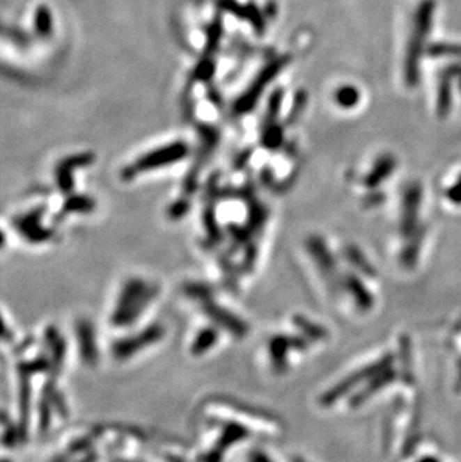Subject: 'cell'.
<instances>
[{"instance_id":"1","label":"cell","mask_w":461,"mask_h":462,"mask_svg":"<svg viewBox=\"0 0 461 462\" xmlns=\"http://www.w3.org/2000/svg\"><path fill=\"white\" fill-rule=\"evenodd\" d=\"M298 250L308 280L338 314L350 320H364L376 313L382 296V281L363 248L312 234L303 239Z\"/></svg>"},{"instance_id":"2","label":"cell","mask_w":461,"mask_h":462,"mask_svg":"<svg viewBox=\"0 0 461 462\" xmlns=\"http://www.w3.org/2000/svg\"><path fill=\"white\" fill-rule=\"evenodd\" d=\"M407 343L398 338L393 344L376 346L354 360L319 390L315 403L328 413H355L388 397L396 386L412 379L407 368Z\"/></svg>"},{"instance_id":"3","label":"cell","mask_w":461,"mask_h":462,"mask_svg":"<svg viewBox=\"0 0 461 462\" xmlns=\"http://www.w3.org/2000/svg\"><path fill=\"white\" fill-rule=\"evenodd\" d=\"M198 462H222L229 452L255 438L283 434L282 419L226 397H210L198 408Z\"/></svg>"},{"instance_id":"4","label":"cell","mask_w":461,"mask_h":462,"mask_svg":"<svg viewBox=\"0 0 461 462\" xmlns=\"http://www.w3.org/2000/svg\"><path fill=\"white\" fill-rule=\"evenodd\" d=\"M328 326L304 313L289 314L264 338L259 363L269 377L282 379L329 344Z\"/></svg>"},{"instance_id":"5","label":"cell","mask_w":461,"mask_h":462,"mask_svg":"<svg viewBox=\"0 0 461 462\" xmlns=\"http://www.w3.org/2000/svg\"><path fill=\"white\" fill-rule=\"evenodd\" d=\"M182 296L192 307L194 317L216 325L233 343L243 341L250 335L252 328L249 320L246 316L238 313L226 296H222L220 287L204 283V281H192L183 286Z\"/></svg>"},{"instance_id":"6","label":"cell","mask_w":461,"mask_h":462,"mask_svg":"<svg viewBox=\"0 0 461 462\" xmlns=\"http://www.w3.org/2000/svg\"><path fill=\"white\" fill-rule=\"evenodd\" d=\"M182 154H183V147L182 145L168 147V148L162 150V152H156L153 154L143 157L141 160H138V162L135 164V166L130 170H132V173H141V170L162 166V164L171 162V160L178 159Z\"/></svg>"},{"instance_id":"7","label":"cell","mask_w":461,"mask_h":462,"mask_svg":"<svg viewBox=\"0 0 461 462\" xmlns=\"http://www.w3.org/2000/svg\"><path fill=\"white\" fill-rule=\"evenodd\" d=\"M289 462H307L304 458H298V456H294V458H290Z\"/></svg>"}]
</instances>
